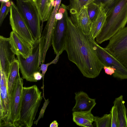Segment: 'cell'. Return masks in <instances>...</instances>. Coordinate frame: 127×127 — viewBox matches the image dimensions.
Masks as SVG:
<instances>
[{
    "mask_svg": "<svg viewBox=\"0 0 127 127\" xmlns=\"http://www.w3.org/2000/svg\"><path fill=\"white\" fill-rule=\"evenodd\" d=\"M64 50L68 60L77 66L83 76H98L104 65L98 55L95 40L85 34L67 15Z\"/></svg>",
    "mask_w": 127,
    "mask_h": 127,
    "instance_id": "6da1fadb",
    "label": "cell"
},
{
    "mask_svg": "<svg viewBox=\"0 0 127 127\" xmlns=\"http://www.w3.org/2000/svg\"><path fill=\"white\" fill-rule=\"evenodd\" d=\"M127 23V0H118L107 17L105 24L95 38L100 44L110 38Z\"/></svg>",
    "mask_w": 127,
    "mask_h": 127,
    "instance_id": "7a4b0ae2",
    "label": "cell"
},
{
    "mask_svg": "<svg viewBox=\"0 0 127 127\" xmlns=\"http://www.w3.org/2000/svg\"><path fill=\"white\" fill-rule=\"evenodd\" d=\"M43 97L36 85L23 87L20 118L17 127L32 126Z\"/></svg>",
    "mask_w": 127,
    "mask_h": 127,
    "instance_id": "3957f363",
    "label": "cell"
},
{
    "mask_svg": "<svg viewBox=\"0 0 127 127\" xmlns=\"http://www.w3.org/2000/svg\"><path fill=\"white\" fill-rule=\"evenodd\" d=\"M16 6L35 41L41 37V19L33 0H16Z\"/></svg>",
    "mask_w": 127,
    "mask_h": 127,
    "instance_id": "277c9868",
    "label": "cell"
},
{
    "mask_svg": "<svg viewBox=\"0 0 127 127\" xmlns=\"http://www.w3.org/2000/svg\"><path fill=\"white\" fill-rule=\"evenodd\" d=\"M41 39L35 41L33 45L32 54L27 58H24L20 55L17 56L22 78L27 81L36 82L33 77L34 73L40 72V65L41 64L40 59Z\"/></svg>",
    "mask_w": 127,
    "mask_h": 127,
    "instance_id": "5b68a950",
    "label": "cell"
},
{
    "mask_svg": "<svg viewBox=\"0 0 127 127\" xmlns=\"http://www.w3.org/2000/svg\"><path fill=\"white\" fill-rule=\"evenodd\" d=\"M105 48L127 68V26L112 36Z\"/></svg>",
    "mask_w": 127,
    "mask_h": 127,
    "instance_id": "8992f818",
    "label": "cell"
},
{
    "mask_svg": "<svg viewBox=\"0 0 127 127\" xmlns=\"http://www.w3.org/2000/svg\"><path fill=\"white\" fill-rule=\"evenodd\" d=\"M10 12V23L12 31L33 47L35 41L16 5L12 1Z\"/></svg>",
    "mask_w": 127,
    "mask_h": 127,
    "instance_id": "52a82bcc",
    "label": "cell"
},
{
    "mask_svg": "<svg viewBox=\"0 0 127 127\" xmlns=\"http://www.w3.org/2000/svg\"><path fill=\"white\" fill-rule=\"evenodd\" d=\"M23 85V79L20 77L14 85L10 101L9 127H17L20 120Z\"/></svg>",
    "mask_w": 127,
    "mask_h": 127,
    "instance_id": "ba28073f",
    "label": "cell"
},
{
    "mask_svg": "<svg viewBox=\"0 0 127 127\" xmlns=\"http://www.w3.org/2000/svg\"><path fill=\"white\" fill-rule=\"evenodd\" d=\"M95 43L98 55L104 65L116 69L113 77L121 80L127 79V68L105 48L100 46L96 41Z\"/></svg>",
    "mask_w": 127,
    "mask_h": 127,
    "instance_id": "9c48e42d",
    "label": "cell"
},
{
    "mask_svg": "<svg viewBox=\"0 0 127 127\" xmlns=\"http://www.w3.org/2000/svg\"><path fill=\"white\" fill-rule=\"evenodd\" d=\"M63 18L57 21L53 32L52 45L54 53L61 55L64 51V44L67 29L66 17L68 15L67 10L63 14Z\"/></svg>",
    "mask_w": 127,
    "mask_h": 127,
    "instance_id": "30bf717a",
    "label": "cell"
},
{
    "mask_svg": "<svg viewBox=\"0 0 127 127\" xmlns=\"http://www.w3.org/2000/svg\"><path fill=\"white\" fill-rule=\"evenodd\" d=\"M9 38L0 36V69L8 75L11 64L16 59Z\"/></svg>",
    "mask_w": 127,
    "mask_h": 127,
    "instance_id": "8fae6325",
    "label": "cell"
},
{
    "mask_svg": "<svg viewBox=\"0 0 127 127\" xmlns=\"http://www.w3.org/2000/svg\"><path fill=\"white\" fill-rule=\"evenodd\" d=\"M9 38L11 49L15 55L26 59L31 54L33 47L14 32H10Z\"/></svg>",
    "mask_w": 127,
    "mask_h": 127,
    "instance_id": "7c38bea8",
    "label": "cell"
},
{
    "mask_svg": "<svg viewBox=\"0 0 127 127\" xmlns=\"http://www.w3.org/2000/svg\"><path fill=\"white\" fill-rule=\"evenodd\" d=\"M70 14V18L73 24L85 34L89 35L92 22L88 14L87 5L81 7L76 13Z\"/></svg>",
    "mask_w": 127,
    "mask_h": 127,
    "instance_id": "4fadbf2b",
    "label": "cell"
},
{
    "mask_svg": "<svg viewBox=\"0 0 127 127\" xmlns=\"http://www.w3.org/2000/svg\"><path fill=\"white\" fill-rule=\"evenodd\" d=\"M75 104L72 109L73 112L92 111L96 104L95 99L89 97L83 91L75 93Z\"/></svg>",
    "mask_w": 127,
    "mask_h": 127,
    "instance_id": "5bb4252c",
    "label": "cell"
},
{
    "mask_svg": "<svg viewBox=\"0 0 127 127\" xmlns=\"http://www.w3.org/2000/svg\"><path fill=\"white\" fill-rule=\"evenodd\" d=\"M42 22L47 21L49 18L53 7L56 4L55 0H36L34 2Z\"/></svg>",
    "mask_w": 127,
    "mask_h": 127,
    "instance_id": "9a60e30c",
    "label": "cell"
},
{
    "mask_svg": "<svg viewBox=\"0 0 127 127\" xmlns=\"http://www.w3.org/2000/svg\"><path fill=\"white\" fill-rule=\"evenodd\" d=\"M19 65L17 59L11 64L7 79V88L9 102L11 98L14 85L16 81L20 77L19 73Z\"/></svg>",
    "mask_w": 127,
    "mask_h": 127,
    "instance_id": "2e32d148",
    "label": "cell"
},
{
    "mask_svg": "<svg viewBox=\"0 0 127 127\" xmlns=\"http://www.w3.org/2000/svg\"><path fill=\"white\" fill-rule=\"evenodd\" d=\"M106 17V14L103 9L101 6L97 17L92 23L91 32L89 35L91 39L95 40L99 33L105 24Z\"/></svg>",
    "mask_w": 127,
    "mask_h": 127,
    "instance_id": "e0dca14e",
    "label": "cell"
},
{
    "mask_svg": "<svg viewBox=\"0 0 127 127\" xmlns=\"http://www.w3.org/2000/svg\"><path fill=\"white\" fill-rule=\"evenodd\" d=\"M124 103L122 95L115 98L113 102L118 114L119 127H127V112Z\"/></svg>",
    "mask_w": 127,
    "mask_h": 127,
    "instance_id": "ac0fdd59",
    "label": "cell"
},
{
    "mask_svg": "<svg viewBox=\"0 0 127 127\" xmlns=\"http://www.w3.org/2000/svg\"><path fill=\"white\" fill-rule=\"evenodd\" d=\"M91 111L73 112V120L77 125L83 127L88 123H93L94 121V116L91 113Z\"/></svg>",
    "mask_w": 127,
    "mask_h": 127,
    "instance_id": "d6986e66",
    "label": "cell"
},
{
    "mask_svg": "<svg viewBox=\"0 0 127 127\" xmlns=\"http://www.w3.org/2000/svg\"><path fill=\"white\" fill-rule=\"evenodd\" d=\"M95 0H69V4L67 6L70 14L76 13L81 7L86 5Z\"/></svg>",
    "mask_w": 127,
    "mask_h": 127,
    "instance_id": "ffe728a7",
    "label": "cell"
},
{
    "mask_svg": "<svg viewBox=\"0 0 127 127\" xmlns=\"http://www.w3.org/2000/svg\"><path fill=\"white\" fill-rule=\"evenodd\" d=\"M94 122L96 127H111V114H106L101 117L95 116Z\"/></svg>",
    "mask_w": 127,
    "mask_h": 127,
    "instance_id": "44dd1931",
    "label": "cell"
},
{
    "mask_svg": "<svg viewBox=\"0 0 127 127\" xmlns=\"http://www.w3.org/2000/svg\"><path fill=\"white\" fill-rule=\"evenodd\" d=\"M118 0H95L93 2L100 5L106 16L110 13Z\"/></svg>",
    "mask_w": 127,
    "mask_h": 127,
    "instance_id": "7402d4cb",
    "label": "cell"
},
{
    "mask_svg": "<svg viewBox=\"0 0 127 127\" xmlns=\"http://www.w3.org/2000/svg\"><path fill=\"white\" fill-rule=\"evenodd\" d=\"M87 5L88 16L92 22H93L97 17L101 6L93 2L89 3Z\"/></svg>",
    "mask_w": 127,
    "mask_h": 127,
    "instance_id": "603a6c76",
    "label": "cell"
},
{
    "mask_svg": "<svg viewBox=\"0 0 127 127\" xmlns=\"http://www.w3.org/2000/svg\"><path fill=\"white\" fill-rule=\"evenodd\" d=\"M11 1L7 2H1L0 9V26L1 25L4 20L10 11Z\"/></svg>",
    "mask_w": 127,
    "mask_h": 127,
    "instance_id": "cb8c5ba5",
    "label": "cell"
},
{
    "mask_svg": "<svg viewBox=\"0 0 127 127\" xmlns=\"http://www.w3.org/2000/svg\"><path fill=\"white\" fill-rule=\"evenodd\" d=\"M60 55V53H58L56 54V56L55 58L51 62L46 64H41L40 68L41 70L42 71L41 74L42 76L43 79V85L41 88L44 89V78L45 74L47 71L49 66L52 64H56L58 61L59 56Z\"/></svg>",
    "mask_w": 127,
    "mask_h": 127,
    "instance_id": "d4e9b609",
    "label": "cell"
},
{
    "mask_svg": "<svg viewBox=\"0 0 127 127\" xmlns=\"http://www.w3.org/2000/svg\"><path fill=\"white\" fill-rule=\"evenodd\" d=\"M111 117V127H119V120L116 108L114 106L112 107L110 112Z\"/></svg>",
    "mask_w": 127,
    "mask_h": 127,
    "instance_id": "484cf974",
    "label": "cell"
},
{
    "mask_svg": "<svg viewBox=\"0 0 127 127\" xmlns=\"http://www.w3.org/2000/svg\"><path fill=\"white\" fill-rule=\"evenodd\" d=\"M44 99L45 101L40 112L38 117L35 121H34L33 122V124L36 125H37L39 120L41 118L43 117L45 110L50 102L48 99H46L45 98Z\"/></svg>",
    "mask_w": 127,
    "mask_h": 127,
    "instance_id": "4316f807",
    "label": "cell"
},
{
    "mask_svg": "<svg viewBox=\"0 0 127 127\" xmlns=\"http://www.w3.org/2000/svg\"><path fill=\"white\" fill-rule=\"evenodd\" d=\"M106 74L111 75L115 72L116 69L112 67L104 66L103 68Z\"/></svg>",
    "mask_w": 127,
    "mask_h": 127,
    "instance_id": "83f0119b",
    "label": "cell"
},
{
    "mask_svg": "<svg viewBox=\"0 0 127 127\" xmlns=\"http://www.w3.org/2000/svg\"><path fill=\"white\" fill-rule=\"evenodd\" d=\"M33 77L34 79L37 82L40 80L42 77L41 73L40 71H37L34 73Z\"/></svg>",
    "mask_w": 127,
    "mask_h": 127,
    "instance_id": "f1b7e54d",
    "label": "cell"
},
{
    "mask_svg": "<svg viewBox=\"0 0 127 127\" xmlns=\"http://www.w3.org/2000/svg\"><path fill=\"white\" fill-rule=\"evenodd\" d=\"M67 10V6L62 4L60 6L58 12L63 14Z\"/></svg>",
    "mask_w": 127,
    "mask_h": 127,
    "instance_id": "f546056e",
    "label": "cell"
},
{
    "mask_svg": "<svg viewBox=\"0 0 127 127\" xmlns=\"http://www.w3.org/2000/svg\"><path fill=\"white\" fill-rule=\"evenodd\" d=\"M63 14L58 12L56 15V21L60 20L63 18Z\"/></svg>",
    "mask_w": 127,
    "mask_h": 127,
    "instance_id": "4dcf8cb0",
    "label": "cell"
},
{
    "mask_svg": "<svg viewBox=\"0 0 127 127\" xmlns=\"http://www.w3.org/2000/svg\"><path fill=\"white\" fill-rule=\"evenodd\" d=\"M59 124L56 120L53 121L50 124V127H58Z\"/></svg>",
    "mask_w": 127,
    "mask_h": 127,
    "instance_id": "1f68e13d",
    "label": "cell"
},
{
    "mask_svg": "<svg viewBox=\"0 0 127 127\" xmlns=\"http://www.w3.org/2000/svg\"><path fill=\"white\" fill-rule=\"evenodd\" d=\"M83 127H93V126L92 124V123H88L85 124Z\"/></svg>",
    "mask_w": 127,
    "mask_h": 127,
    "instance_id": "d6a6232c",
    "label": "cell"
},
{
    "mask_svg": "<svg viewBox=\"0 0 127 127\" xmlns=\"http://www.w3.org/2000/svg\"><path fill=\"white\" fill-rule=\"evenodd\" d=\"M1 2H7L10 1V0H0Z\"/></svg>",
    "mask_w": 127,
    "mask_h": 127,
    "instance_id": "836d02e7",
    "label": "cell"
},
{
    "mask_svg": "<svg viewBox=\"0 0 127 127\" xmlns=\"http://www.w3.org/2000/svg\"><path fill=\"white\" fill-rule=\"evenodd\" d=\"M34 2H35L36 0H33Z\"/></svg>",
    "mask_w": 127,
    "mask_h": 127,
    "instance_id": "e575fe53",
    "label": "cell"
}]
</instances>
